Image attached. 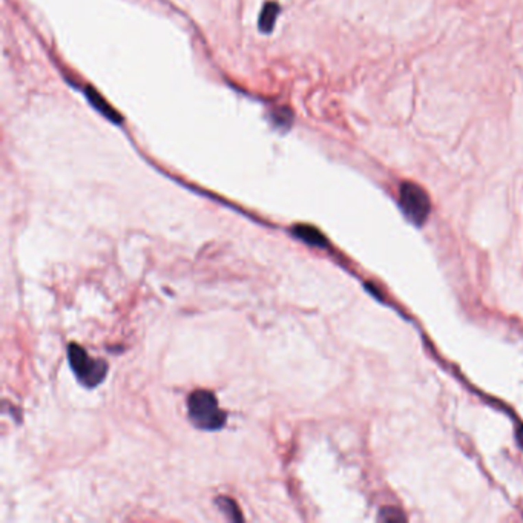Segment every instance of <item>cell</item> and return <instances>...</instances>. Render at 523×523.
Instances as JSON below:
<instances>
[{
	"label": "cell",
	"instance_id": "1",
	"mask_svg": "<svg viewBox=\"0 0 523 523\" xmlns=\"http://www.w3.org/2000/svg\"><path fill=\"white\" fill-rule=\"evenodd\" d=\"M189 419L197 428L215 432L226 423L227 416L218 405L215 394L208 390H195L188 399Z\"/></svg>",
	"mask_w": 523,
	"mask_h": 523
},
{
	"label": "cell",
	"instance_id": "2",
	"mask_svg": "<svg viewBox=\"0 0 523 523\" xmlns=\"http://www.w3.org/2000/svg\"><path fill=\"white\" fill-rule=\"evenodd\" d=\"M68 359L77 379L89 388L98 386L108 373V364L91 357L78 344H69Z\"/></svg>",
	"mask_w": 523,
	"mask_h": 523
},
{
	"label": "cell",
	"instance_id": "3",
	"mask_svg": "<svg viewBox=\"0 0 523 523\" xmlns=\"http://www.w3.org/2000/svg\"><path fill=\"white\" fill-rule=\"evenodd\" d=\"M399 204L407 215L410 221H413L416 226L425 223L427 216L432 209L428 194L421 186L414 183H402L399 190Z\"/></svg>",
	"mask_w": 523,
	"mask_h": 523
},
{
	"label": "cell",
	"instance_id": "4",
	"mask_svg": "<svg viewBox=\"0 0 523 523\" xmlns=\"http://www.w3.org/2000/svg\"><path fill=\"white\" fill-rule=\"evenodd\" d=\"M86 96H88V100L91 102V104L94 106L96 109H98V112H102L103 115H106L109 118V120H114L117 123L122 122L120 115L117 114V112L111 108V106L104 102V98L98 94V92H96L92 88H86Z\"/></svg>",
	"mask_w": 523,
	"mask_h": 523
},
{
	"label": "cell",
	"instance_id": "5",
	"mask_svg": "<svg viewBox=\"0 0 523 523\" xmlns=\"http://www.w3.org/2000/svg\"><path fill=\"white\" fill-rule=\"evenodd\" d=\"M280 14V5L275 2H269L264 6L260 16V30L263 32H270L274 30V25L276 22V17Z\"/></svg>",
	"mask_w": 523,
	"mask_h": 523
},
{
	"label": "cell",
	"instance_id": "6",
	"mask_svg": "<svg viewBox=\"0 0 523 523\" xmlns=\"http://www.w3.org/2000/svg\"><path fill=\"white\" fill-rule=\"evenodd\" d=\"M295 234L301 238L302 241H306L309 244H312V246H318V247H322L327 244V240L324 238V235L321 234L320 230H316L315 227H310V226H298L295 227Z\"/></svg>",
	"mask_w": 523,
	"mask_h": 523
},
{
	"label": "cell",
	"instance_id": "7",
	"mask_svg": "<svg viewBox=\"0 0 523 523\" xmlns=\"http://www.w3.org/2000/svg\"><path fill=\"white\" fill-rule=\"evenodd\" d=\"M381 520H386V522H399V520H405V518H403L402 513L398 511V509L394 508H386L381 511V515H379Z\"/></svg>",
	"mask_w": 523,
	"mask_h": 523
},
{
	"label": "cell",
	"instance_id": "8",
	"mask_svg": "<svg viewBox=\"0 0 523 523\" xmlns=\"http://www.w3.org/2000/svg\"><path fill=\"white\" fill-rule=\"evenodd\" d=\"M518 442H519V445L523 448V427H519V430H518Z\"/></svg>",
	"mask_w": 523,
	"mask_h": 523
}]
</instances>
